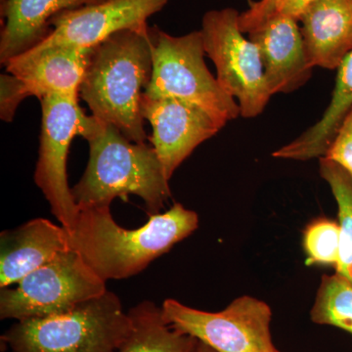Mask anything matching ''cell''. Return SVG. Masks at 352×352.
Listing matches in <instances>:
<instances>
[{"instance_id":"cell-15","label":"cell","mask_w":352,"mask_h":352,"mask_svg":"<svg viewBox=\"0 0 352 352\" xmlns=\"http://www.w3.org/2000/svg\"><path fill=\"white\" fill-rule=\"evenodd\" d=\"M298 21L311 66L339 68L352 50V0H317Z\"/></svg>"},{"instance_id":"cell-1","label":"cell","mask_w":352,"mask_h":352,"mask_svg":"<svg viewBox=\"0 0 352 352\" xmlns=\"http://www.w3.org/2000/svg\"><path fill=\"white\" fill-rule=\"evenodd\" d=\"M194 210L175 204L164 214H153L147 223L126 229L113 219L110 206L80 208L69 247L105 280H122L146 270L198 228Z\"/></svg>"},{"instance_id":"cell-9","label":"cell","mask_w":352,"mask_h":352,"mask_svg":"<svg viewBox=\"0 0 352 352\" xmlns=\"http://www.w3.org/2000/svg\"><path fill=\"white\" fill-rule=\"evenodd\" d=\"M161 307L171 328L215 352H280L271 335L272 310L258 298L241 296L219 312L187 307L175 298H166Z\"/></svg>"},{"instance_id":"cell-25","label":"cell","mask_w":352,"mask_h":352,"mask_svg":"<svg viewBox=\"0 0 352 352\" xmlns=\"http://www.w3.org/2000/svg\"><path fill=\"white\" fill-rule=\"evenodd\" d=\"M317 0H279L277 2L276 12L291 16L298 21L303 11Z\"/></svg>"},{"instance_id":"cell-16","label":"cell","mask_w":352,"mask_h":352,"mask_svg":"<svg viewBox=\"0 0 352 352\" xmlns=\"http://www.w3.org/2000/svg\"><path fill=\"white\" fill-rule=\"evenodd\" d=\"M104 0H6L0 4V62H7L32 50L50 32L58 14Z\"/></svg>"},{"instance_id":"cell-22","label":"cell","mask_w":352,"mask_h":352,"mask_svg":"<svg viewBox=\"0 0 352 352\" xmlns=\"http://www.w3.org/2000/svg\"><path fill=\"white\" fill-rule=\"evenodd\" d=\"M27 97H30L25 85L17 76L6 74L0 78V118L6 122H11L16 111Z\"/></svg>"},{"instance_id":"cell-18","label":"cell","mask_w":352,"mask_h":352,"mask_svg":"<svg viewBox=\"0 0 352 352\" xmlns=\"http://www.w3.org/2000/svg\"><path fill=\"white\" fill-rule=\"evenodd\" d=\"M131 331L118 352H196L195 338L171 328L163 316L162 307L143 300L129 311Z\"/></svg>"},{"instance_id":"cell-10","label":"cell","mask_w":352,"mask_h":352,"mask_svg":"<svg viewBox=\"0 0 352 352\" xmlns=\"http://www.w3.org/2000/svg\"><path fill=\"white\" fill-rule=\"evenodd\" d=\"M168 0H104L64 11L50 22V32L29 51L54 46L91 50L122 30H146L147 21Z\"/></svg>"},{"instance_id":"cell-13","label":"cell","mask_w":352,"mask_h":352,"mask_svg":"<svg viewBox=\"0 0 352 352\" xmlns=\"http://www.w3.org/2000/svg\"><path fill=\"white\" fill-rule=\"evenodd\" d=\"M90 50L54 46L27 51L7 62L6 73L17 76L29 96L78 98Z\"/></svg>"},{"instance_id":"cell-11","label":"cell","mask_w":352,"mask_h":352,"mask_svg":"<svg viewBox=\"0 0 352 352\" xmlns=\"http://www.w3.org/2000/svg\"><path fill=\"white\" fill-rule=\"evenodd\" d=\"M141 110L151 124L150 141L168 180L199 145L222 129L205 110L175 97L144 94Z\"/></svg>"},{"instance_id":"cell-26","label":"cell","mask_w":352,"mask_h":352,"mask_svg":"<svg viewBox=\"0 0 352 352\" xmlns=\"http://www.w3.org/2000/svg\"><path fill=\"white\" fill-rule=\"evenodd\" d=\"M210 349L208 346H206V344H201L200 342V344H199L198 349H197L196 352H210Z\"/></svg>"},{"instance_id":"cell-27","label":"cell","mask_w":352,"mask_h":352,"mask_svg":"<svg viewBox=\"0 0 352 352\" xmlns=\"http://www.w3.org/2000/svg\"><path fill=\"white\" fill-rule=\"evenodd\" d=\"M4 1H6V0H0V4L3 3Z\"/></svg>"},{"instance_id":"cell-14","label":"cell","mask_w":352,"mask_h":352,"mask_svg":"<svg viewBox=\"0 0 352 352\" xmlns=\"http://www.w3.org/2000/svg\"><path fill=\"white\" fill-rule=\"evenodd\" d=\"M68 250L66 229L46 219H34L3 231L0 234V289L17 284Z\"/></svg>"},{"instance_id":"cell-21","label":"cell","mask_w":352,"mask_h":352,"mask_svg":"<svg viewBox=\"0 0 352 352\" xmlns=\"http://www.w3.org/2000/svg\"><path fill=\"white\" fill-rule=\"evenodd\" d=\"M302 245L308 266L337 267L340 249L339 223L326 217L314 220L303 231Z\"/></svg>"},{"instance_id":"cell-20","label":"cell","mask_w":352,"mask_h":352,"mask_svg":"<svg viewBox=\"0 0 352 352\" xmlns=\"http://www.w3.org/2000/svg\"><path fill=\"white\" fill-rule=\"evenodd\" d=\"M310 319L352 333V285L346 278L337 272L322 277Z\"/></svg>"},{"instance_id":"cell-19","label":"cell","mask_w":352,"mask_h":352,"mask_svg":"<svg viewBox=\"0 0 352 352\" xmlns=\"http://www.w3.org/2000/svg\"><path fill=\"white\" fill-rule=\"evenodd\" d=\"M319 171L330 185L339 207L340 249L336 272L352 285V175L326 157L319 159Z\"/></svg>"},{"instance_id":"cell-12","label":"cell","mask_w":352,"mask_h":352,"mask_svg":"<svg viewBox=\"0 0 352 352\" xmlns=\"http://www.w3.org/2000/svg\"><path fill=\"white\" fill-rule=\"evenodd\" d=\"M298 21L275 13L249 32L258 46L271 95L291 94L309 80L314 67L308 61Z\"/></svg>"},{"instance_id":"cell-4","label":"cell","mask_w":352,"mask_h":352,"mask_svg":"<svg viewBox=\"0 0 352 352\" xmlns=\"http://www.w3.org/2000/svg\"><path fill=\"white\" fill-rule=\"evenodd\" d=\"M131 331V318L113 292L66 314L13 324L1 337L12 352H118Z\"/></svg>"},{"instance_id":"cell-23","label":"cell","mask_w":352,"mask_h":352,"mask_svg":"<svg viewBox=\"0 0 352 352\" xmlns=\"http://www.w3.org/2000/svg\"><path fill=\"white\" fill-rule=\"evenodd\" d=\"M325 157L340 164L352 175V108Z\"/></svg>"},{"instance_id":"cell-24","label":"cell","mask_w":352,"mask_h":352,"mask_svg":"<svg viewBox=\"0 0 352 352\" xmlns=\"http://www.w3.org/2000/svg\"><path fill=\"white\" fill-rule=\"evenodd\" d=\"M279 0H259L251 2V6L244 13L240 14L239 25L243 34L251 32L265 23L276 12Z\"/></svg>"},{"instance_id":"cell-28","label":"cell","mask_w":352,"mask_h":352,"mask_svg":"<svg viewBox=\"0 0 352 352\" xmlns=\"http://www.w3.org/2000/svg\"><path fill=\"white\" fill-rule=\"evenodd\" d=\"M210 352H215V351H212V349H210Z\"/></svg>"},{"instance_id":"cell-5","label":"cell","mask_w":352,"mask_h":352,"mask_svg":"<svg viewBox=\"0 0 352 352\" xmlns=\"http://www.w3.org/2000/svg\"><path fill=\"white\" fill-rule=\"evenodd\" d=\"M153 72L145 95L175 97L195 104L210 113L220 126L240 116L233 97L220 87L206 66L201 31L173 36L159 28H150Z\"/></svg>"},{"instance_id":"cell-17","label":"cell","mask_w":352,"mask_h":352,"mask_svg":"<svg viewBox=\"0 0 352 352\" xmlns=\"http://www.w3.org/2000/svg\"><path fill=\"white\" fill-rule=\"evenodd\" d=\"M338 69L332 100L320 120L272 156L278 159L308 161L327 154L340 127L352 108V50Z\"/></svg>"},{"instance_id":"cell-3","label":"cell","mask_w":352,"mask_h":352,"mask_svg":"<svg viewBox=\"0 0 352 352\" xmlns=\"http://www.w3.org/2000/svg\"><path fill=\"white\" fill-rule=\"evenodd\" d=\"M87 142V168L72 187L80 210L111 206L116 198L135 195L142 199L151 215L160 214L171 192L154 148L132 142L117 127L103 122Z\"/></svg>"},{"instance_id":"cell-8","label":"cell","mask_w":352,"mask_h":352,"mask_svg":"<svg viewBox=\"0 0 352 352\" xmlns=\"http://www.w3.org/2000/svg\"><path fill=\"white\" fill-rule=\"evenodd\" d=\"M240 13L233 8L212 10L201 21L206 55L217 68V80L237 99L241 117H258L272 96L266 82L258 46L243 36Z\"/></svg>"},{"instance_id":"cell-7","label":"cell","mask_w":352,"mask_h":352,"mask_svg":"<svg viewBox=\"0 0 352 352\" xmlns=\"http://www.w3.org/2000/svg\"><path fill=\"white\" fill-rule=\"evenodd\" d=\"M41 104L43 118L34 183L50 204L51 212L69 235L80 214L67 173L69 146L76 136L85 140L91 138L102 122L85 115L78 98L50 95L43 97Z\"/></svg>"},{"instance_id":"cell-6","label":"cell","mask_w":352,"mask_h":352,"mask_svg":"<svg viewBox=\"0 0 352 352\" xmlns=\"http://www.w3.org/2000/svg\"><path fill=\"white\" fill-rule=\"evenodd\" d=\"M107 291V282L68 250L23 278L16 288L0 289V319L66 314Z\"/></svg>"},{"instance_id":"cell-2","label":"cell","mask_w":352,"mask_h":352,"mask_svg":"<svg viewBox=\"0 0 352 352\" xmlns=\"http://www.w3.org/2000/svg\"><path fill=\"white\" fill-rule=\"evenodd\" d=\"M150 27L122 30L89 51L80 95L97 120L145 143L143 95L153 72Z\"/></svg>"}]
</instances>
